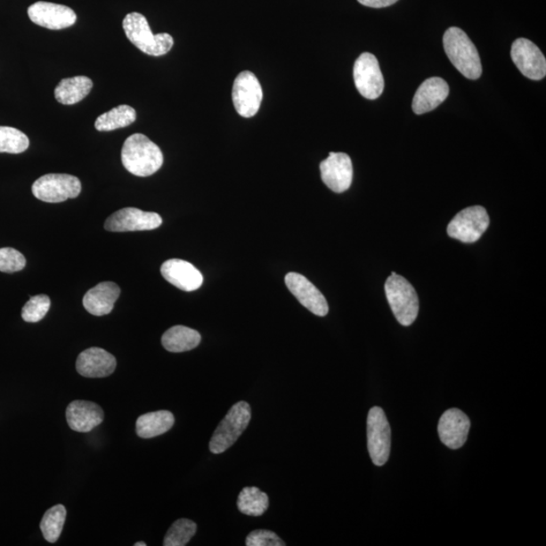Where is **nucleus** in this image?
Returning <instances> with one entry per match:
<instances>
[{
	"instance_id": "nucleus-21",
	"label": "nucleus",
	"mask_w": 546,
	"mask_h": 546,
	"mask_svg": "<svg viewBox=\"0 0 546 546\" xmlns=\"http://www.w3.org/2000/svg\"><path fill=\"white\" fill-rule=\"evenodd\" d=\"M119 294L121 289L115 282H101L87 291L84 297V306L94 316H106L113 311Z\"/></svg>"
},
{
	"instance_id": "nucleus-20",
	"label": "nucleus",
	"mask_w": 546,
	"mask_h": 546,
	"mask_svg": "<svg viewBox=\"0 0 546 546\" xmlns=\"http://www.w3.org/2000/svg\"><path fill=\"white\" fill-rule=\"evenodd\" d=\"M450 94V86L440 77L425 80L415 94L412 109L417 115L429 113L443 103Z\"/></svg>"
},
{
	"instance_id": "nucleus-25",
	"label": "nucleus",
	"mask_w": 546,
	"mask_h": 546,
	"mask_svg": "<svg viewBox=\"0 0 546 546\" xmlns=\"http://www.w3.org/2000/svg\"><path fill=\"white\" fill-rule=\"evenodd\" d=\"M136 110L126 104H122L97 118L95 129L100 132H110L126 128L136 121Z\"/></svg>"
},
{
	"instance_id": "nucleus-5",
	"label": "nucleus",
	"mask_w": 546,
	"mask_h": 546,
	"mask_svg": "<svg viewBox=\"0 0 546 546\" xmlns=\"http://www.w3.org/2000/svg\"><path fill=\"white\" fill-rule=\"evenodd\" d=\"M251 420L249 403L239 402L229 410L209 441V451L215 454L225 452L245 431Z\"/></svg>"
},
{
	"instance_id": "nucleus-18",
	"label": "nucleus",
	"mask_w": 546,
	"mask_h": 546,
	"mask_svg": "<svg viewBox=\"0 0 546 546\" xmlns=\"http://www.w3.org/2000/svg\"><path fill=\"white\" fill-rule=\"evenodd\" d=\"M161 274L169 283L184 291L197 290L204 282L198 268L183 259H169L161 266Z\"/></svg>"
},
{
	"instance_id": "nucleus-8",
	"label": "nucleus",
	"mask_w": 546,
	"mask_h": 546,
	"mask_svg": "<svg viewBox=\"0 0 546 546\" xmlns=\"http://www.w3.org/2000/svg\"><path fill=\"white\" fill-rule=\"evenodd\" d=\"M368 448L376 466H384L391 453V428L384 410L373 407L368 416Z\"/></svg>"
},
{
	"instance_id": "nucleus-10",
	"label": "nucleus",
	"mask_w": 546,
	"mask_h": 546,
	"mask_svg": "<svg viewBox=\"0 0 546 546\" xmlns=\"http://www.w3.org/2000/svg\"><path fill=\"white\" fill-rule=\"evenodd\" d=\"M354 77L357 91L365 99L377 100L383 94L385 80L375 55L363 53L357 58Z\"/></svg>"
},
{
	"instance_id": "nucleus-32",
	"label": "nucleus",
	"mask_w": 546,
	"mask_h": 546,
	"mask_svg": "<svg viewBox=\"0 0 546 546\" xmlns=\"http://www.w3.org/2000/svg\"><path fill=\"white\" fill-rule=\"evenodd\" d=\"M247 546H284L281 538L273 531L269 530H256L247 536Z\"/></svg>"
},
{
	"instance_id": "nucleus-2",
	"label": "nucleus",
	"mask_w": 546,
	"mask_h": 546,
	"mask_svg": "<svg viewBox=\"0 0 546 546\" xmlns=\"http://www.w3.org/2000/svg\"><path fill=\"white\" fill-rule=\"evenodd\" d=\"M444 46L447 57L463 77L473 80L481 77L483 67L480 55L474 43L461 29H448L444 36Z\"/></svg>"
},
{
	"instance_id": "nucleus-30",
	"label": "nucleus",
	"mask_w": 546,
	"mask_h": 546,
	"mask_svg": "<svg viewBox=\"0 0 546 546\" xmlns=\"http://www.w3.org/2000/svg\"><path fill=\"white\" fill-rule=\"evenodd\" d=\"M51 300L46 295H39L29 298L21 310V317L28 323L40 322L50 310Z\"/></svg>"
},
{
	"instance_id": "nucleus-33",
	"label": "nucleus",
	"mask_w": 546,
	"mask_h": 546,
	"mask_svg": "<svg viewBox=\"0 0 546 546\" xmlns=\"http://www.w3.org/2000/svg\"><path fill=\"white\" fill-rule=\"evenodd\" d=\"M357 2L364 6L372 7V9H383L395 4L398 0H357Z\"/></svg>"
},
{
	"instance_id": "nucleus-23",
	"label": "nucleus",
	"mask_w": 546,
	"mask_h": 546,
	"mask_svg": "<svg viewBox=\"0 0 546 546\" xmlns=\"http://www.w3.org/2000/svg\"><path fill=\"white\" fill-rule=\"evenodd\" d=\"M175 422V416L169 411H156L138 418L136 432L141 438L157 437L174 428Z\"/></svg>"
},
{
	"instance_id": "nucleus-9",
	"label": "nucleus",
	"mask_w": 546,
	"mask_h": 546,
	"mask_svg": "<svg viewBox=\"0 0 546 546\" xmlns=\"http://www.w3.org/2000/svg\"><path fill=\"white\" fill-rule=\"evenodd\" d=\"M237 113L243 118H252L258 113L264 99L263 87L250 71H243L236 77L232 91Z\"/></svg>"
},
{
	"instance_id": "nucleus-26",
	"label": "nucleus",
	"mask_w": 546,
	"mask_h": 546,
	"mask_svg": "<svg viewBox=\"0 0 546 546\" xmlns=\"http://www.w3.org/2000/svg\"><path fill=\"white\" fill-rule=\"evenodd\" d=\"M237 506L241 513L253 516V517H259L267 510L269 499L266 493L261 492L258 488L247 487L239 493Z\"/></svg>"
},
{
	"instance_id": "nucleus-12",
	"label": "nucleus",
	"mask_w": 546,
	"mask_h": 546,
	"mask_svg": "<svg viewBox=\"0 0 546 546\" xmlns=\"http://www.w3.org/2000/svg\"><path fill=\"white\" fill-rule=\"evenodd\" d=\"M513 62L526 77L542 80L546 76V60L536 45L527 39L520 38L512 45Z\"/></svg>"
},
{
	"instance_id": "nucleus-17",
	"label": "nucleus",
	"mask_w": 546,
	"mask_h": 546,
	"mask_svg": "<svg viewBox=\"0 0 546 546\" xmlns=\"http://www.w3.org/2000/svg\"><path fill=\"white\" fill-rule=\"evenodd\" d=\"M117 359L107 350L99 347L88 348L77 357V370L85 378H107L115 371Z\"/></svg>"
},
{
	"instance_id": "nucleus-14",
	"label": "nucleus",
	"mask_w": 546,
	"mask_h": 546,
	"mask_svg": "<svg viewBox=\"0 0 546 546\" xmlns=\"http://www.w3.org/2000/svg\"><path fill=\"white\" fill-rule=\"evenodd\" d=\"M28 14L34 24L49 29L70 28L77 20V13L70 7L46 2L32 4Z\"/></svg>"
},
{
	"instance_id": "nucleus-16",
	"label": "nucleus",
	"mask_w": 546,
	"mask_h": 546,
	"mask_svg": "<svg viewBox=\"0 0 546 546\" xmlns=\"http://www.w3.org/2000/svg\"><path fill=\"white\" fill-rule=\"evenodd\" d=\"M469 428V417L459 409H451L441 416L438 434L444 445L459 450L467 443Z\"/></svg>"
},
{
	"instance_id": "nucleus-34",
	"label": "nucleus",
	"mask_w": 546,
	"mask_h": 546,
	"mask_svg": "<svg viewBox=\"0 0 546 546\" xmlns=\"http://www.w3.org/2000/svg\"><path fill=\"white\" fill-rule=\"evenodd\" d=\"M146 545L147 544L145 542H140L134 543V546H146Z\"/></svg>"
},
{
	"instance_id": "nucleus-4",
	"label": "nucleus",
	"mask_w": 546,
	"mask_h": 546,
	"mask_svg": "<svg viewBox=\"0 0 546 546\" xmlns=\"http://www.w3.org/2000/svg\"><path fill=\"white\" fill-rule=\"evenodd\" d=\"M385 290L395 319L403 326L412 325L419 313V298L412 284L393 273L386 281Z\"/></svg>"
},
{
	"instance_id": "nucleus-6",
	"label": "nucleus",
	"mask_w": 546,
	"mask_h": 546,
	"mask_svg": "<svg viewBox=\"0 0 546 546\" xmlns=\"http://www.w3.org/2000/svg\"><path fill=\"white\" fill-rule=\"evenodd\" d=\"M34 196L45 203L57 204L76 199L81 192V183L77 176L51 174L41 176L32 186Z\"/></svg>"
},
{
	"instance_id": "nucleus-29",
	"label": "nucleus",
	"mask_w": 546,
	"mask_h": 546,
	"mask_svg": "<svg viewBox=\"0 0 546 546\" xmlns=\"http://www.w3.org/2000/svg\"><path fill=\"white\" fill-rule=\"evenodd\" d=\"M197 533V525L190 519H178L171 526L166 537L164 546H184Z\"/></svg>"
},
{
	"instance_id": "nucleus-15",
	"label": "nucleus",
	"mask_w": 546,
	"mask_h": 546,
	"mask_svg": "<svg viewBox=\"0 0 546 546\" xmlns=\"http://www.w3.org/2000/svg\"><path fill=\"white\" fill-rule=\"evenodd\" d=\"M284 281L290 293L305 308L319 317L327 315L329 306L325 297L308 279L300 273H289Z\"/></svg>"
},
{
	"instance_id": "nucleus-1",
	"label": "nucleus",
	"mask_w": 546,
	"mask_h": 546,
	"mask_svg": "<svg viewBox=\"0 0 546 546\" xmlns=\"http://www.w3.org/2000/svg\"><path fill=\"white\" fill-rule=\"evenodd\" d=\"M122 162L130 174L147 177L156 174L163 164L160 148L143 134H134L125 141Z\"/></svg>"
},
{
	"instance_id": "nucleus-28",
	"label": "nucleus",
	"mask_w": 546,
	"mask_h": 546,
	"mask_svg": "<svg viewBox=\"0 0 546 546\" xmlns=\"http://www.w3.org/2000/svg\"><path fill=\"white\" fill-rule=\"evenodd\" d=\"M29 146V140L25 133L12 126H0V153L20 154Z\"/></svg>"
},
{
	"instance_id": "nucleus-11",
	"label": "nucleus",
	"mask_w": 546,
	"mask_h": 546,
	"mask_svg": "<svg viewBox=\"0 0 546 546\" xmlns=\"http://www.w3.org/2000/svg\"><path fill=\"white\" fill-rule=\"evenodd\" d=\"M162 219L159 214L125 208L110 216L104 228L110 232L151 231L159 228Z\"/></svg>"
},
{
	"instance_id": "nucleus-3",
	"label": "nucleus",
	"mask_w": 546,
	"mask_h": 546,
	"mask_svg": "<svg viewBox=\"0 0 546 546\" xmlns=\"http://www.w3.org/2000/svg\"><path fill=\"white\" fill-rule=\"evenodd\" d=\"M123 28L126 38L147 55L163 56L174 47V38L166 33L154 35L147 19L139 12L126 14Z\"/></svg>"
},
{
	"instance_id": "nucleus-27",
	"label": "nucleus",
	"mask_w": 546,
	"mask_h": 546,
	"mask_svg": "<svg viewBox=\"0 0 546 546\" xmlns=\"http://www.w3.org/2000/svg\"><path fill=\"white\" fill-rule=\"evenodd\" d=\"M66 508L63 505H56L45 513L41 521L40 528L43 536L50 543H54L62 534L66 520Z\"/></svg>"
},
{
	"instance_id": "nucleus-22",
	"label": "nucleus",
	"mask_w": 546,
	"mask_h": 546,
	"mask_svg": "<svg viewBox=\"0 0 546 546\" xmlns=\"http://www.w3.org/2000/svg\"><path fill=\"white\" fill-rule=\"evenodd\" d=\"M93 87V80L86 77L65 78L55 88V99L65 106H71L85 100Z\"/></svg>"
},
{
	"instance_id": "nucleus-19",
	"label": "nucleus",
	"mask_w": 546,
	"mask_h": 546,
	"mask_svg": "<svg viewBox=\"0 0 546 546\" xmlns=\"http://www.w3.org/2000/svg\"><path fill=\"white\" fill-rule=\"evenodd\" d=\"M67 423L77 432H91L103 421V411L97 403L73 401L66 410Z\"/></svg>"
},
{
	"instance_id": "nucleus-24",
	"label": "nucleus",
	"mask_w": 546,
	"mask_h": 546,
	"mask_svg": "<svg viewBox=\"0 0 546 546\" xmlns=\"http://www.w3.org/2000/svg\"><path fill=\"white\" fill-rule=\"evenodd\" d=\"M201 336L197 330L185 326H175L163 334L162 346L169 353H185L199 346Z\"/></svg>"
},
{
	"instance_id": "nucleus-7",
	"label": "nucleus",
	"mask_w": 546,
	"mask_h": 546,
	"mask_svg": "<svg viewBox=\"0 0 546 546\" xmlns=\"http://www.w3.org/2000/svg\"><path fill=\"white\" fill-rule=\"evenodd\" d=\"M489 225L490 218L485 208L469 207L454 216L447 227V234L462 243H475Z\"/></svg>"
},
{
	"instance_id": "nucleus-31",
	"label": "nucleus",
	"mask_w": 546,
	"mask_h": 546,
	"mask_svg": "<svg viewBox=\"0 0 546 546\" xmlns=\"http://www.w3.org/2000/svg\"><path fill=\"white\" fill-rule=\"evenodd\" d=\"M27 265V260L22 254L13 249H0V272L13 273L22 271Z\"/></svg>"
},
{
	"instance_id": "nucleus-13",
	"label": "nucleus",
	"mask_w": 546,
	"mask_h": 546,
	"mask_svg": "<svg viewBox=\"0 0 546 546\" xmlns=\"http://www.w3.org/2000/svg\"><path fill=\"white\" fill-rule=\"evenodd\" d=\"M322 181L334 192H346L354 178L353 161L346 153L329 154L327 159L320 164Z\"/></svg>"
}]
</instances>
